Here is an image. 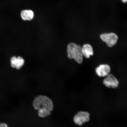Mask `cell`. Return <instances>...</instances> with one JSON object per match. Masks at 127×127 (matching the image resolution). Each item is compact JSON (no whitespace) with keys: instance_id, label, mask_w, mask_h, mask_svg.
I'll return each instance as SVG.
<instances>
[{"instance_id":"obj_5","label":"cell","mask_w":127,"mask_h":127,"mask_svg":"<svg viewBox=\"0 0 127 127\" xmlns=\"http://www.w3.org/2000/svg\"><path fill=\"white\" fill-rule=\"evenodd\" d=\"M103 81L104 85L108 88H115L118 87L119 82L115 77L111 74H109L106 76Z\"/></svg>"},{"instance_id":"obj_2","label":"cell","mask_w":127,"mask_h":127,"mask_svg":"<svg viewBox=\"0 0 127 127\" xmlns=\"http://www.w3.org/2000/svg\"><path fill=\"white\" fill-rule=\"evenodd\" d=\"M68 58L73 59L76 62L81 64L83 60V55L82 51V47L74 43L68 44L67 48Z\"/></svg>"},{"instance_id":"obj_3","label":"cell","mask_w":127,"mask_h":127,"mask_svg":"<svg viewBox=\"0 0 127 127\" xmlns=\"http://www.w3.org/2000/svg\"><path fill=\"white\" fill-rule=\"evenodd\" d=\"M100 36L101 39L109 47H112L115 45L118 39V36L114 33H103Z\"/></svg>"},{"instance_id":"obj_1","label":"cell","mask_w":127,"mask_h":127,"mask_svg":"<svg viewBox=\"0 0 127 127\" xmlns=\"http://www.w3.org/2000/svg\"><path fill=\"white\" fill-rule=\"evenodd\" d=\"M33 106L35 109L38 111L39 116L42 118L50 115L54 108L52 100L44 95L36 96L33 101Z\"/></svg>"},{"instance_id":"obj_10","label":"cell","mask_w":127,"mask_h":127,"mask_svg":"<svg viewBox=\"0 0 127 127\" xmlns=\"http://www.w3.org/2000/svg\"><path fill=\"white\" fill-rule=\"evenodd\" d=\"M0 127H9L7 124L4 123H0Z\"/></svg>"},{"instance_id":"obj_6","label":"cell","mask_w":127,"mask_h":127,"mask_svg":"<svg viewBox=\"0 0 127 127\" xmlns=\"http://www.w3.org/2000/svg\"><path fill=\"white\" fill-rule=\"evenodd\" d=\"M110 71V67L107 64L100 65L96 69V74L100 77L107 76L109 74Z\"/></svg>"},{"instance_id":"obj_7","label":"cell","mask_w":127,"mask_h":127,"mask_svg":"<svg viewBox=\"0 0 127 127\" xmlns=\"http://www.w3.org/2000/svg\"><path fill=\"white\" fill-rule=\"evenodd\" d=\"M11 65L12 67L19 69L23 66L24 64L25 61L23 59L20 57H13L10 60Z\"/></svg>"},{"instance_id":"obj_4","label":"cell","mask_w":127,"mask_h":127,"mask_svg":"<svg viewBox=\"0 0 127 127\" xmlns=\"http://www.w3.org/2000/svg\"><path fill=\"white\" fill-rule=\"evenodd\" d=\"M90 114L87 112L79 111L74 116L73 121L76 125L82 126L84 124L90 121Z\"/></svg>"},{"instance_id":"obj_9","label":"cell","mask_w":127,"mask_h":127,"mask_svg":"<svg viewBox=\"0 0 127 127\" xmlns=\"http://www.w3.org/2000/svg\"><path fill=\"white\" fill-rule=\"evenodd\" d=\"M82 51L83 56L87 59L89 58L91 56L93 55V48L90 44H84L82 47Z\"/></svg>"},{"instance_id":"obj_8","label":"cell","mask_w":127,"mask_h":127,"mask_svg":"<svg viewBox=\"0 0 127 127\" xmlns=\"http://www.w3.org/2000/svg\"><path fill=\"white\" fill-rule=\"evenodd\" d=\"M21 17L23 20L25 21H31L34 19V13L31 9H25L21 12Z\"/></svg>"},{"instance_id":"obj_11","label":"cell","mask_w":127,"mask_h":127,"mask_svg":"<svg viewBox=\"0 0 127 127\" xmlns=\"http://www.w3.org/2000/svg\"><path fill=\"white\" fill-rule=\"evenodd\" d=\"M122 2L124 3H125L127 2V0H122Z\"/></svg>"}]
</instances>
